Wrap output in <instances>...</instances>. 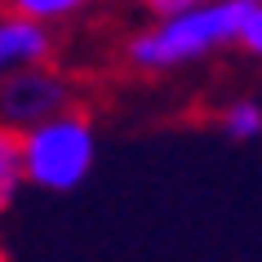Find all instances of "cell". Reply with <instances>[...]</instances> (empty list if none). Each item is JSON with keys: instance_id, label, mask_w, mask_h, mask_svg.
I'll return each mask as SVG.
<instances>
[{"instance_id": "3", "label": "cell", "mask_w": 262, "mask_h": 262, "mask_svg": "<svg viewBox=\"0 0 262 262\" xmlns=\"http://www.w3.org/2000/svg\"><path fill=\"white\" fill-rule=\"evenodd\" d=\"M71 107H76V84L54 62L27 67L9 80H0V124L14 129V134H27V129L54 120Z\"/></svg>"}, {"instance_id": "1", "label": "cell", "mask_w": 262, "mask_h": 262, "mask_svg": "<svg viewBox=\"0 0 262 262\" xmlns=\"http://www.w3.org/2000/svg\"><path fill=\"white\" fill-rule=\"evenodd\" d=\"M245 14H249V0H213L191 14L160 18L151 27H142L138 36H129L124 58L138 71H178L191 62H205L209 54L235 45Z\"/></svg>"}, {"instance_id": "10", "label": "cell", "mask_w": 262, "mask_h": 262, "mask_svg": "<svg viewBox=\"0 0 262 262\" xmlns=\"http://www.w3.org/2000/svg\"><path fill=\"white\" fill-rule=\"evenodd\" d=\"M0 262H9V253H5V245H0Z\"/></svg>"}, {"instance_id": "9", "label": "cell", "mask_w": 262, "mask_h": 262, "mask_svg": "<svg viewBox=\"0 0 262 262\" xmlns=\"http://www.w3.org/2000/svg\"><path fill=\"white\" fill-rule=\"evenodd\" d=\"M147 5V14L160 23V18H178V14H191V9H205L213 0H142Z\"/></svg>"}, {"instance_id": "5", "label": "cell", "mask_w": 262, "mask_h": 262, "mask_svg": "<svg viewBox=\"0 0 262 262\" xmlns=\"http://www.w3.org/2000/svg\"><path fill=\"white\" fill-rule=\"evenodd\" d=\"M94 0H0V14H14V18H27L36 27H49L54 31L58 23H71L80 18Z\"/></svg>"}, {"instance_id": "6", "label": "cell", "mask_w": 262, "mask_h": 262, "mask_svg": "<svg viewBox=\"0 0 262 262\" xmlns=\"http://www.w3.org/2000/svg\"><path fill=\"white\" fill-rule=\"evenodd\" d=\"M23 191V160H18V134L0 124V213H9Z\"/></svg>"}, {"instance_id": "2", "label": "cell", "mask_w": 262, "mask_h": 262, "mask_svg": "<svg viewBox=\"0 0 262 262\" xmlns=\"http://www.w3.org/2000/svg\"><path fill=\"white\" fill-rule=\"evenodd\" d=\"M23 187L36 191H76L98 160V129L84 111H62L54 120L18 134Z\"/></svg>"}, {"instance_id": "8", "label": "cell", "mask_w": 262, "mask_h": 262, "mask_svg": "<svg viewBox=\"0 0 262 262\" xmlns=\"http://www.w3.org/2000/svg\"><path fill=\"white\" fill-rule=\"evenodd\" d=\"M235 45L249 49L253 58H262V0H249V14H245V23H240Z\"/></svg>"}, {"instance_id": "4", "label": "cell", "mask_w": 262, "mask_h": 262, "mask_svg": "<svg viewBox=\"0 0 262 262\" xmlns=\"http://www.w3.org/2000/svg\"><path fill=\"white\" fill-rule=\"evenodd\" d=\"M54 58V31L36 27L27 18L0 14V80H9L27 67H45Z\"/></svg>"}, {"instance_id": "7", "label": "cell", "mask_w": 262, "mask_h": 262, "mask_svg": "<svg viewBox=\"0 0 262 262\" xmlns=\"http://www.w3.org/2000/svg\"><path fill=\"white\" fill-rule=\"evenodd\" d=\"M222 134L235 142H249V138H262V102L258 98H235V102H227L218 116Z\"/></svg>"}]
</instances>
